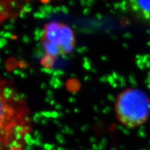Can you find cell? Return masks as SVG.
Instances as JSON below:
<instances>
[{"instance_id":"cell-1","label":"cell","mask_w":150,"mask_h":150,"mask_svg":"<svg viewBox=\"0 0 150 150\" xmlns=\"http://www.w3.org/2000/svg\"><path fill=\"white\" fill-rule=\"evenodd\" d=\"M115 109L118 119L128 128L140 127L149 116L150 98L141 90H126L117 97Z\"/></svg>"},{"instance_id":"cell-2","label":"cell","mask_w":150,"mask_h":150,"mask_svg":"<svg viewBox=\"0 0 150 150\" xmlns=\"http://www.w3.org/2000/svg\"><path fill=\"white\" fill-rule=\"evenodd\" d=\"M74 44V35L72 30L68 26L62 24L59 46L61 50V55L70 53Z\"/></svg>"},{"instance_id":"cell-3","label":"cell","mask_w":150,"mask_h":150,"mask_svg":"<svg viewBox=\"0 0 150 150\" xmlns=\"http://www.w3.org/2000/svg\"><path fill=\"white\" fill-rule=\"evenodd\" d=\"M128 3L129 8L138 18L145 21H150V1L131 0Z\"/></svg>"},{"instance_id":"cell-4","label":"cell","mask_w":150,"mask_h":150,"mask_svg":"<svg viewBox=\"0 0 150 150\" xmlns=\"http://www.w3.org/2000/svg\"><path fill=\"white\" fill-rule=\"evenodd\" d=\"M61 24L56 22H52L45 26V38L49 42L59 45L60 35H61Z\"/></svg>"},{"instance_id":"cell-5","label":"cell","mask_w":150,"mask_h":150,"mask_svg":"<svg viewBox=\"0 0 150 150\" xmlns=\"http://www.w3.org/2000/svg\"><path fill=\"white\" fill-rule=\"evenodd\" d=\"M42 44L47 55L52 56V57L54 58L61 54V50L59 47V45L54 42H49L45 39H43Z\"/></svg>"},{"instance_id":"cell-6","label":"cell","mask_w":150,"mask_h":150,"mask_svg":"<svg viewBox=\"0 0 150 150\" xmlns=\"http://www.w3.org/2000/svg\"><path fill=\"white\" fill-rule=\"evenodd\" d=\"M40 63L43 66V67H46V68H52V67L54 66V58L46 54V55L41 59Z\"/></svg>"},{"instance_id":"cell-7","label":"cell","mask_w":150,"mask_h":150,"mask_svg":"<svg viewBox=\"0 0 150 150\" xmlns=\"http://www.w3.org/2000/svg\"><path fill=\"white\" fill-rule=\"evenodd\" d=\"M46 55L44 48H43L42 43H38L36 47L34 50V56H36L37 59H42Z\"/></svg>"},{"instance_id":"cell-8","label":"cell","mask_w":150,"mask_h":150,"mask_svg":"<svg viewBox=\"0 0 150 150\" xmlns=\"http://www.w3.org/2000/svg\"><path fill=\"white\" fill-rule=\"evenodd\" d=\"M49 84L54 89H59L63 86V81L59 77H54V76H52L51 79L49 81Z\"/></svg>"},{"instance_id":"cell-9","label":"cell","mask_w":150,"mask_h":150,"mask_svg":"<svg viewBox=\"0 0 150 150\" xmlns=\"http://www.w3.org/2000/svg\"><path fill=\"white\" fill-rule=\"evenodd\" d=\"M2 93V98L5 99H10L11 97L13 98L14 95L13 90L9 87H4L1 91Z\"/></svg>"},{"instance_id":"cell-10","label":"cell","mask_w":150,"mask_h":150,"mask_svg":"<svg viewBox=\"0 0 150 150\" xmlns=\"http://www.w3.org/2000/svg\"><path fill=\"white\" fill-rule=\"evenodd\" d=\"M34 37H33V39L35 41H39L40 39L45 38V31L44 29H41L40 28H35L34 30Z\"/></svg>"},{"instance_id":"cell-11","label":"cell","mask_w":150,"mask_h":150,"mask_svg":"<svg viewBox=\"0 0 150 150\" xmlns=\"http://www.w3.org/2000/svg\"><path fill=\"white\" fill-rule=\"evenodd\" d=\"M53 9L54 8L51 5H45L39 8V12L49 16L51 13H53Z\"/></svg>"},{"instance_id":"cell-12","label":"cell","mask_w":150,"mask_h":150,"mask_svg":"<svg viewBox=\"0 0 150 150\" xmlns=\"http://www.w3.org/2000/svg\"><path fill=\"white\" fill-rule=\"evenodd\" d=\"M27 127H24L21 125H17L13 127V133H19V134H25L26 131L27 130Z\"/></svg>"},{"instance_id":"cell-13","label":"cell","mask_w":150,"mask_h":150,"mask_svg":"<svg viewBox=\"0 0 150 150\" xmlns=\"http://www.w3.org/2000/svg\"><path fill=\"white\" fill-rule=\"evenodd\" d=\"M107 81L108 83H109L113 88H117L118 86V83H117V81L112 77L111 74L107 75Z\"/></svg>"},{"instance_id":"cell-14","label":"cell","mask_w":150,"mask_h":150,"mask_svg":"<svg viewBox=\"0 0 150 150\" xmlns=\"http://www.w3.org/2000/svg\"><path fill=\"white\" fill-rule=\"evenodd\" d=\"M83 67L86 70H92V64L91 61L88 58L84 57L83 62Z\"/></svg>"},{"instance_id":"cell-15","label":"cell","mask_w":150,"mask_h":150,"mask_svg":"<svg viewBox=\"0 0 150 150\" xmlns=\"http://www.w3.org/2000/svg\"><path fill=\"white\" fill-rule=\"evenodd\" d=\"M129 8V3L128 1H122L119 3V8L121 11L126 12Z\"/></svg>"},{"instance_id":"cell-16","label":"cell","mask_w":150,"mask_h":150,"mask_svg":"<svg viewBox=\"0 0 150 150\" xmlns=\"http://www.w3.org/2000/svg\"><path fill=\"white\" fill-rule=\"evenodd\" d=\"M43 119V117L41 115L40 112H35L33 117V120L35 123H40L41 122V120Z\"/></svg>"},{"instance_id":"cell-17","label":"cell","mask_w":150,"mask_h":150,"mask_svg":"<svg viewBox=\"0 0 150 150\" xmlns=\"http://www.w3.org/2000/svg\"><path fill=\"white\" fill-rule=\"evenodd\" d=\"M0 35H1V38H14L13 35L12 33L9 32V31H2L0 32Z\"/></svg>"},{"instance_id":"cell-18","label":"cell","mask_w":150,"mask_h":150,"mask_svg":"<svg viewBox=\"0 0 150 150\" xmlns=\"http://www.w3.org/2000/svg\"><path fill=\"white\" fill-rule=\"evenodd\" d=\"M117 82H118V84H119L120 87L125 88V86H126V84H127L126 79H125V78L123 76H121V75L120 76V77L117 80Z\"/></svg>"},{"instance_id":"cell-19","label":"cell","mask_w":150,"mask_h":150,"mask_svg":"<svg viewBox=\"0 0 150 150\" xmlns=\"http://www.w3.org/2000/svg\"><path fill=\"white\" fill-rule=\"evenodd\" d=\"M33 17L36 19H45V18H47V17L49 16L42 13L39 12V11H38V12H35L33 13Z\"/></svg>"},{"instance_id":"cell-20","label":"cell","mask_w":150,"mask_h":150,"mask_svg":"<svg viewBox=\"0 0 150 150\" xmlns=\"http://www.w3.org/2000/svg\"><path fill=\"white\" fill-rule=\"evenodd\" d=\"M22 10L23 11L24 13H30L31 11H32V7H31V6L29 4H26L25 5L23 6Z\"/></svg>"},{"instance_id":"cell-21","label":"cell","mask_w":150,"mask_h":150,"mask_svg":"<svg viewBox=\"0 0 150 150\" xmlns=\"http://www.w3.org/2000/svg\"><path fill=\"white\" fill-rule=\"evenodd\" d=\"M40 71L42 72V73H45V74H53V72L54 70H53L52 68H46V67H42V68L40 69Z\"/></svg>"},{"instance_id":"cell-22","label":"cell","mask_w":150,"mask_h":150,"mask_svg":"<svg viewBox=\"0 0 150 150\" xmlns=\"http://www.w3.org/2000/svg\"><path fill=\"white\" fill-rule=\"evenodd\" d=\"M64 74V72L61 70H54L53 74H52V76H54V77H59V76H63Z\"/></svg>"},{"instance_id":"cell-23","label":"cell","mask_w":150,"mask_h":150,"mask_svg":"<svg viewBox=\"0 0 150 150\" xmlns=\"http://www.w3.org/2000/svg\"><path fill=\"white\" fill-rule=\"evenodd\" d=\"M23 140H24V141L26 142V143H28L29 141H31V140H32V138H31V134L28 132L26 133L25 134H24Z\"/></svg>"},{"instance_id":"cell-24","label":"cell","mask_w":150,"mask_h":150,"mask_svg":"<svg viewBox=\"0 0 150 150\" xmlns=\"http://www.w3.org/2000/svg\"><path fill=\"white\" fill-rule=\"evenodd\" d=\"M88 51V48L86 46H83V47H79L76 49V52L79 54H84L86 52H87Z\"/></svg>"},{"instance_id":"cell-25","label":"cell","mask_w":150,"mask_h":150,"mask_svg":"<svg viewBox=\"0 0 150 150\" xmlns=\"http://www.w3.org/2000/svg\"><path fill=\"white\" fill-rule=\"evenodd\" d=\"M40 113L43 117L47 118V119L52 117V112L50 111H42L40 112Z\"/></svg>"},{"instance_id":"cell-26","label":"cell","mask_w":150,"mask_h":150,"mask_svg":"<svg viewBox=\"0 0 150 150\" xmlns=\"http://www.w3.org/2000/svg\"><path fill=\"white\" fill-rule=\"evenodd\" d=\"M22 42L26 43V44H29V43L31 42V38H30L29 36H28L27 35H24L22 38Z\"/></svg>"},{"instance_id":"cell-27","label":"cell","mask_w":150,"mask_h":150,"mask_svg":"<svg viewBox=\"0 0 150 150\" xmlns=\"http://www.w3.org/2000/svg\"><path fill=\"white\" fill-rule=\"evenodd\" d=\"M7 44V39L5 38H0V47L3 48Z\"/></svg>"},{"instance_id":"cell-28","label":"cell","mask_w":150,"mask_h":150,"mask_svg":"<svg viewBox=\"0 0 150 150\" xmlns=\"http://www.w3.org/2000/svg\"><path fill=\"white\" fill-rule=\"evenodd\" d=\"M13 99L15 101V102H19V101L22 100L21 95H20V93H16L13 95Z\"/></svg>"},{"instance_id":"cell-29","label":"cell","mask_w":150,"mask_h":150,"mask_svg":"<svg viewBox=\"0 0 150 150\" xmlns=\"http://www.w3.org/2000/svg\"><path fill=\"white\" fill-rule=\"evenodd\" d=\"M129 83H130L131 85L133 86H136V80H135V78L133 77L132 75H130V76H129Z\"/></svg>"},{"instance_id":"cell-30","label":"cell","mask_w":150,"mask_h":150,"mask_svg":"<svg viewBox=\"0 0 150 150\" xmlns=\"http://www.w3.org/2000/svg\"><path fill=\"white\" fill-rule=\"evenodd\" d=\"M4 28L5 30H7V31H10V30H13L14 29V26L12 24L9 23L6 24V25L4 26Z\"/></svg>"},{"instance_id":"cell-31","label":"cell","mask_w":150,"mask_h":150,"mask_svg":"<svg viewBox=\"0 0 150 150\" xmlns=\"http://www.w3.org/2000/svg\"><path fill=\"white\" fill-rule=\"evenodd\" d=\"M62 131L64 133H72L73 131H72V129H70V127H67V126H63L62 127Z\"/></svg>"},{"instance_id":"cell-32","label":"cell","mask_w":150,"mask_h":150,"mask_svg":"<svg viewBox=\"0 0 150 150\" xmlns=\"http://www.w3.org/2000/svg\"><path fill=\"white\" fill-rule=\"evenodd\" d=\"M52 118L54 120H56L57 118H59V112L56 111V110H53L52 111Z\"/></svg>"},{"instance_id":"cell-33","label":"cell","mask_w":150,"mask_h":150,"mask_svg":"<svg viewBox=\"0 0 150 150\" xmlns=\"http://www.w3.org/2000/svg\"><path fill=\"white\" fill-rule=\"evenodd\" d=\"M110 111H111V108L108 106H106V107H105L104 109L102 110V112L104 114H108V113H109Z\"/></svg>"},{"instance_id":"cell-34","label":"cell","mask_w":150,"mask_h":150,"mask_svg":"<svg viewBox=\"0 0 150 150\" xmlns=\"http://www.w3.org/2000/svg\"><path fill=\"white\" fill-rule=\"evenodd\" d=\"M24 72H22V70H19V69H15L13 70V74H16V75H18V76H22V74H23Z\"/></svg>"},{"instance_id":"cell-35","label":"cell","mask_w":150,"mask_h":150,"mask_svg":"<svg viewBox=\"0 0 150 150\" xmlns=\"http://www.w3.org/2000/svg\"><path fill=\"white\" fill-rule=\"evenodd\" d=\"M61 8H62V12H63V13L67 14L69 13V9L66 6H61Z\"/></svg>"},{"instance_id":"cell-36","label":"cell","mask_w":150,"mask_h":150,"mask_svg":"<svg viewBox=\"0 0 150 150\" xmlns=\"http://www.w3.org/2000/svg\"><path fill=\"white\" fill-rule=\"evenodd\" d=\"M59 12H62V8L61 6H56L53 9V13H57Z\"/></svg>"},{"instance_id":"cell-37","label":"cell","mask_w":150,"mask_h":150,"mask_svg":"<svg viewBox=\"0 0 150 150\" xmlns=\"http://www.w3.org/2000/svg\"><path fill=\"white\" fill-rule=\"evenodd\" d=\"M107 97H108V101H110V102H115V97H114L112 95H111V94H108Z\"/></svg>"},{"instance_id":"cell-38","label":"cell","mask_w":150,"mask_h":150,"mask_svg":"<svg viewBox=\"0 0 150 150\" xmlns=\"http://www.w3.org/2000/svg\"><path fill=\"white\" fill-rule=\"evenodd\" d=\"M47 97H51V98H53V97H54L53 91H52L51 89L47 90Z\"/></svg>"},{"instance_id":"cell-39","label":"cell","mask_w":150,"mask_h":150,"mask_svg":"<svg viewBox=\"0 0 150 150\" xmlns=\"http://www.w3.org/2000/svg\"><path fill=\"white\" fill-rule=\"evenodd\" d=\"M90 12H91V10H90V8H88V7H86L85 8H83V15H85V16L88 15L90 13Z\"/></svg>"},{"instance_id":"cell-40","label":"cell","mask_w":150,"mask_h":150,"mask_svg":"<svg viewBox=\"0 0 150 150\" xmlns=\"http://www.w3.org/2000/svg\"><path fill=\"white\" fill-rule=\"evenodd\" d=\"M111 75H112V77H113L114 79H115L116 81H117V80H118V79H119L120 76V75H119V74H117V72H112Z\"/></svg>"},{"instance_id":"cell-41","label":"cell","mask_w":150,"mask_h":150,"mask_svg":"<svg viewBox=\"0 0 150 150\" xmlns=\"http://www.w3.org/2000/svg\"><path fill=\"white\" fill-rule=\"evenodd\" d=\"M99 81H100L102 83H106V82H108L107 81V76H102V77L99 79Z\"/></svg>"},{"instance_id":"cell-42","label":"cell","mask_w":150,"mask_h":150,"mask_svg":"<svg viewBox=\"0 0 150 150\" xmlns=\"http://www.w3.org/2000/svg\"><path fill=\"white\" fill-rule=\"evenodd\" d=\"M48 122H49L48 119H47V118L43 117V119L42 120H41V122H40V123L42 124L43 126H46V125L48 124Z\"/></svg>"},{"instance_id":"cell-43","label":"cell","mask_w":150,"mask_h":150,"mask_svg":"<svg viewBox=\"0 0 150 150\" xmlns=\"http://www.w3.org/2000/svg\"><path fill=\"white\" fill-rule=\"evenodd\" d=\"M54 108H56V110H60L62 109V105L59 104V103H56V104L54 105Z\"/></svg>"},{"instance_id":"cell-44","label":"cell","mask_w":150,"mask_h":150,"mask_svg":"<svg viewBox=\"0 0 150 150\" xmlns=\"http://www.w3.org/2000/svg\"><path fill=\"white\" fill-rule=\"evenodd\" d=\"M89 128V126L88 125H84L82 126L81 127V130L82 131H86Z\"/></svg>"},{"instance_id":"cell-45","label":"cell","mask_w":150,"mask_h":150,"mask_svg":"<svg viewBox=\"0 0 150 150\" xmlns=\"http://www.w3.org/2000/svg\"><path fill=\"white\" fill-rule=\"evenodd\" d=\"M76 99H75L74 97H69V98H68V102L71 103V104L75 103V102H76Z\"/></svg>"},{"instance_id":"cell-46","label":"cell","mask_w":150,"mask_h":150,"mask_svg":"<svg viewBox=\"0 0 150 150\" xmlns=\"http://www.w3.org/2000/svg\"><path fill=\"white\" fill-rule=\"evenodd\" d=\"M53 122H54V124H55V125H57V126H59V127H61V128H62V127H63V126H62V125L61 124V122H60L59 121H58L57 120H54Z\"/></svg>"},{"instance_id":"cell-47","label":"cell","mask_w":150,"mask_h":150,"mask_svg":"<svg viewBox=\"0 0 150 150\" xmlns=\"http://www.w3.org/2000/svg\"><path fill=\"white\" fill-rule=\"evenodd\" d=\"M40 88L42 90H46L47 88V84L45 83H42L40 84Z\"/></svg>"},{"instance_id":"cell-48","label":"cell","mask_w":150,"mask_h":150,"mask_svg":"<svg viewBox=\"0 0 150 150\" xmlns=\"http://www.w3.org/2000/svg\"><path fill=\"white\" fill-rule=\"evenodd\" d=\"M54 98H51V97H47L45 99V102L47 103H49V104H50L52 100H53Z\"/></svg>"},{"instance_id":"cell-49","label":"cell","mask_w":150,"mask_h":150,"mask_svg":"<svg viewBox=\"0 0 150 150\" xmlns=\"http://www.w3.org/2000/svg\"><path fill=\"white\" fill-rule=\"evenodd\" d=\"M20 17L21 18H25V17H26V13H24L23 11H20Z\"/></svg>"},{"instance_id":"cell-50","label":"cell","mask_w":150,"mask_h":150,"mask_svg":"<svg viewBox=\"0 0 150 150\" xmlns=\"http://www.w3.org/2000/svg\"><path fill=\"white\" fill-rule=\"evenodd\" d=\"M80 4H81V5L82 6H86V7H87V1H80Z\"/></svg>"},{"instance_id":"cell-51","label":"cell","mask_w":150,"mask_h":150,"mask_svg":"<svg viewBox=\"0 0 150 150\" xmlns=\"http://www.w3.org/2000/svg\"><path fill=\"white\" fill-rule=\"evenodd\" d=\"M101 59H102L103 61H108V58H107V56H101Z\"/></svg>"},{"instance_id":"cell-52","label":"cell","mask_w":150,"mask_h":150,"mask_svg":"<svg viewBox=\"0 0 150 150\" xmlns=\"http://www.w3.org/2000/svg\"><path fill=\"white\" fill-rule=\"evenodd\" d=\"M95 17H96V18L99 19V20H101V19H102L103 16H102V14H100V13H97V14H96V16H95Z\"/></svg>"},{"instance_id":"cell-53","label":"cell","mask_w":150,"mask_h":150,"mask_svg":"<svg viewBox=\"0 0 150 150\" xmlns=\"http://www.w3.org/2000/svg\"><path fill=\"white\" fill-rule=\"evenodd\" d=\"M123 36H124V38H128L130 36L131 37V34L129 33H128V32H127V33H124V35H123Z\"/></svg>"},{"instance_id":"cell-54","label":"cell","mask_w":150,"mask_h":150,"mask_svg":"<svg viewBox=\"0 0 150 150\" xmlns=\"http://www.w3.org/2000/svg\"><path fill=\"white\" fill-rule=\"evenodd\" d=\"M10 4H11V6L13 7V8H15V7L17 6V2H16V1H11Z\"/></svg>"},{"instance_id":"cell-55","label":"cell","mask_w":150,"mask_h":150,"mask_svg":"<svg viewBox=\"0 0 150 150\" xmlns=\"http://www.w3.org/2000/svg\"><path fill=\"white\" fill-rule=\"evenodd\" d=\"M122 131L124 133H125V134H129V131L128 129H127V128H124Z\"/></svg>"},{"instance_id":"cell-56","label":"cell","mask_w":150,"mask_h":150,"mask_svg":"<svg viewBox=\"0 0 150 150\" xmlns=\"http://www.w3.org/2000/svg\"><path fill=\"white\" fill-rule=\"evenodd\" d=\"M34 135H35V136H40V134L38 131L36 130L34 131Z\"/></svg>"},{"instance_id":"cell-57","label":"cell","mask_w":150,"mask_h":150,"mask_svg":"<svg viewBox=\"0 0 150 150\" xmlns=\"http://www.w3.org/2000/svg\"><path fill=\"white\" fill-rule=\"evenodd\" d=\"M83 79H84V81H88V80L91 79V76H88V75H87V76H86L85 77L83 78Z\"/></svg>"},{"instance_id":"cell-58","label":"cell","mask_w":150,"mask_h":150,"mask_svg":"<svg viewBox=\"0 0 150 150\" xmlns=\"http://www.w3.org/2000/svg\"><path fill=\"white\" fill-rule=\"evenodd\" d=\"M74 112H76V113H78V112H79V110L78 108H74Z\"/></svg>"},{"instance_id":"cell-59","label":"cell","mask_w":150,"mask_h":150,"mask_svg":"<svg viewBox=\"0 0 150 150\" xmlns=\"http://www.w3.org/2000/svg\"><path fill=\"white\" fill-rule=\"evenodd\" d=\"M94 110H95V112H98V108H97V106H94Z\"/></svg>"},{"instance_id":"cell-60","label":"cell","mask_w":150,"mask_h":150,"mask_svg":"<svg viewBox=\"0 0 150 150\" xmlns=\"http://www.w3.org/2000/svg\"><path fill=\"white\" fill-rule=\"evenodd\" d=\"M8 150H22V148L21 149H18V148H13V149H11Z\"/></svg>"},{"instance_id":"cell-61","label":"cell","mask_w":150,"mask_h":150,"mask_svg":"<svg viewBox=\"0 0 150 150\" xmlns=\"http://www.w3.org/2000/svg\"><path fill=\"white\" fill-rule=\"evenodd\" d=\"M122 45L124 46V47H128V45H127V43H123V45Z\"/></svg>"},{"instance_id":"cell-62","label":"cell","mask_w":150,"mask_h":150,"mask_svg":"<svg viewBox=\"0 0 150 150\" xmlns=\"http://www.w3.org/2000/svg\"><path fill=\"white\" fill-rule=\"evenodd\" d=\"M69 4H70V5H71V6L74 5V1H70V2Z\"/></svg>"},{"instance_id":"cell-63","label":"cell","mask_w":150,"mask_h":150,"mask_svg":"<svg viewBox=\"0 0 150 150\" xmlns=\"http://www.w3.org/2000/svg\"><path fill=\"white\" fill-rule=\"evenodd\" d=\"M24 120H25V121L29 120V117H28V116H26L25 118H24Z\"/></svg>"},{"instance_id":"cell-64","label":"cell","mask_w":150,"mask_h":150,"mask_svg":"<svg viewBox=\"0 0 150 150\" xmlns=\"http://www.w3.org/2000/svg\"><path fill=\"white\" fill-rule=\"evenodd\" d=\"M92 71H93V73H96L97 72V70H95H95H94V69H92V70H91Z\"/></svg>"}]
</instances>
